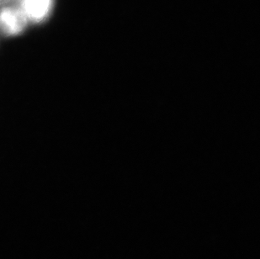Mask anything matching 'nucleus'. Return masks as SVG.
<instances>
[{
    "label": "nucleus",
    "mask_w": 260,
    "mask_h": 259,
    "mask_svg": "<svg viewBox=\"0 0 260 259\" xmlns=\"http://www.w3.org/2000/svg\"><path fill=\"white\" fill-rule=\"evenodd\" d=\"M27 22L20 8L5 7L0 10V31L3 34L17 36L25 30Z\"/></svg>",
    "instance_id": "obj_1"
},
{
    "label": "nucleus",
    "mask_w": 260,
    "mask_h": 259,
    "mask_svg": "<svg viewBox=\"0 0 260 259\" xmlns=\"http://www.w3.org/2000/svg\"><path fill=\"white\" fill-rule=\"evenodd\" d=\"M53 0H21L20 9L28 21L39 23L46 20L52 12Z\"/></svg>",
    "instance_id": "obj_2"
}]
</instances>
